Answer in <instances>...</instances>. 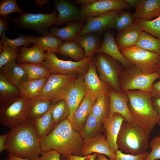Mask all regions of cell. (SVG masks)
Returning a JSON list of instances; mask_svg holds the SVG:
<instances>
[{
    "instance_id": "36",
    "label": "cell",
    "mask_w": 160,
    "mask_h": 160,
    "mask_svg": "<svg viewBox=\"0 0 160 160\" xmlns=\"http://www.w3.org/2000/svg\"><path fill=\"white\" fill-rule=\"evenodd\" d=\"M18 64L25 71L29 80L41 79L51 75L49 70L41 64L26 63Z\"/></svg>"
},
{
    "instance_id": "33",
    "label": "cell",
    "mask_w": 160,
    "mask_h": 160,
    "mask_svg": "<svg viewBox=\"0 0 160 160\" xmlns=\"http://www.w3.org/2000/svg\"><path fill=\"white\" fill-rule=\"evenodd\" d=\"M58 50V53L76 61H80L85 58L84 50L74 40L63 42Z\"/></svg>"
},
{
    "instance_id": "28",
    "label": "cell",
    "mask_w": 160,
    "mask_h": 160,
    "mask_svg": "<svg viewBox=\"0 0 160 160\" xmlns=\"http://www.w3.org/2000/svg\"><path fill=\"white\" fill-rule=\"evenodd\" d=\"M74 40L84 50L85 57H92L101 44L100 34L95 33L78 36Z\"/></svg>"
},
{
    "instance_id": "35",
    "label": "cell",
    "mask_w": 160,
    "mask_h": 160,
    "mask_svg": "<svg viewBox=\"0 0 160 160\" xmlns=\"http://www.w3.org/2000/svg\"><path fill=\"white\" fill-rule=\"evenodd\" d=\"M109 97L108 93L98 98L92 110L93 114L104 124L108 115Z\"/></svg>"
},
{
    "instance_id": "29",
    "label": "cell",
    "mask_w": 160,
    "mask_h": 160,
    "mask_svg": "<svg viewBox=\"0 0 160 160\" xmlns=\"http://www.w3.org/2000/svg\"><path fill=\"white\" fill-rule=\"evenodd\" d=\"M28 38L31 44L38 46L47 52L58 53V48L63 42L49 33L46 36L40 37L28 35Z\"/></svg>"
},
{
    "instance_id": "19",
    "label": "cell",
    "mask_w": 160,
    "mask_h": 160,
    "mask_svg": "<svg viewBox=\"0 0 160 160\" xmlns=\"http://www.w3.org/2000/svg\"><path fill=\"white\" fill-rule=\"evenodd\" d=\"M93 95L87 92L79 107L73 114L70 121L73 129L79 133L82 130L92 111L96 100Z\"/></svg>"
},
{
    "instance_id": "27",
    "label": "cell",
    "mask_w": 160,
    "mask_h": 160,
    "mask_svg": "<svg viewBox=\"0 0 160 160\" xmlns=\"http://www.w3.org/2000/svg\"><path fill=\"white\" fill-rule=\"evenodd\" d=\"M82 22H71L60 28L52 27L49 33L65 41L74 40L78 37L79 32L84 25Z\"/></svg>"
},
{
    "instance_id": "25",
    "label": "cell",
    "mask_w": 160,
    "mask_h": 160,
    "mask_svg": "<svg viewBox=\"0 0 160 160\" xmlns=\"http://www.w3.org/2000/svg\"><path fill=\"white\" fill-rule=\"evenodd\" d=\"M44 50L38 46L33 44L28 48L26 46L19 48V53L16 60L17 64L29 63L41 64L45 57Z\"/></svg>"
},
{
    "instance_id": "3",
    "label": "cell",
    "mask_w": 160,
    "mask_h": 160,
    "mask_svg": "<svg viewBox=\"0 0 160 160\" xmlns=\"http://www.w3.org/2000/svg\"><path fill=\"white\" fill-rule=\"evenodd\" d=\"M129 100L128 106L134 122L150 134L157 124L158 115L152 102V92L138 90L125 92Z\"/></svg>"
},
{
    "instance_id": "58",
    "label": "cell",
    "mask_w": 160,
    "mask_h": 160,
    "mask_svg": "<svg viewBox=\"0 0 160 160\" xmlns=\"http://www.w3.org/2000/svg\"><path fill=\"white\" fill-rule=\"evenodd\" d=\"M156 72L160 76V63L157 67Z\"/></svg>"
},
{
    "instance_id": "50",
    "label": "cell",
    "mask_w": 160,
    "mask_h": 160,
    "mask_svg": "<svg viewBox=\"0 0 160 160\" xmlns=\"http://www.w3.org/2000/svg\"><path fill=\"white\" fill-rule=\"evenodd\" d=\"M9 23L7 19L0 17V37L5 33L9 28Z\"/></svg>"
},
{
    "instance_id": "14",
    "label": "cell",
    "mask_w": 160,
    "mask_h": 160,
    "mask_svg": "<svg viewBox=\"0 0 160 160\" xmlns=\"http://www.w3.org/2000/svg\"><path fill=\"white\" fill-rule=\"evenodd\" d=\"M132 7L126 0H97L91 4L82 6L81 9L87 17L97 16L113 10L128 9Z\"/></svg>"
},
{
    "instance_id": "57",
    "label": "cell",
    "mask_w": 160,
    "mask_h": 160,
    "mask_svg": "<svg viewBox=\"0 0 160 160\" xmlns=\"http://www.w3.org/2000/svg\"><path fill=\"white\" fill-rule=\"evenodd\" d=\"M96 160H109L103 154L98 153Z\"/></svg>"
},
{
    "instance_id": "38",
    "label": "cell",
    "mask_w": 160,
    "mask_h": 160,
    "mask_svg": "<svg viewBox=\"0 0 160 160\" xmlns=\"http://www.w3.org/2000/svg\"><path fill=\"white\" fill-rule=\"evenodd\" d=\"M69 113L68 107L64 99L53 102L51 114L55 126L67 118Z\"/></svg>"
},
{
    "instance_id": "40",
    "label": "cell",
    "mask_w": 160,
    "mask_h": 160,
    "mask_svg": "<svg viewBox=\"0 0 160 160\" xmlns=\"http://www.w3.org/2000/svg\"><path fill=\"white\" fill-rule=\"evenodd\" d=\"M19 53V49L3 45L0 42V69L14 60H16Z\"/></svg>"
},
{
    "instance_id": "10",
    "label": "cell",
    "mask_w": 160,
    "mask_h": 160,
    "mask_svg": "<svg viewBox=\"0 0 160 160\" xmlns=\"http://www.w3.org/2000/svg\"><path fill=\"white\" fill-rule=\"evenodd\" d=\"M122 55L145 74L153 73L160 63L159 55L134 45L122 50Z\"/></svg>"
},
{
    "instance_id": "53",
    "label": "cell",
    "mask_w": 160,
    "mask_h": 160,
    "mask_svg": "<svg viewBox=\"0 0 160 160\" xmlns=\"http://www.w3.org/2000/svg\"><path fill=\"white\" fill-rule=\"evenodd\" d=\"M96 1L97 0H76L75 1V2L77 4L84 6L93 3Z\"/></svg>"
},
{
    "instance_id": "56",
    "label": "cell",
    "mask_w": 160,
    "mask_h": 160,
    "mask_svg": "<svg viewBox=\"0 0 160 160\" xmlns=\"http://www.w3.org/2000/svg\"><path fill=\"white\" fill-rule=\"evenodd\" d=\"M50 1L49 0H36L35 1V3L41 7L49 3Z\"/></svg>"
},
{
    "instance_id": "44",
    "label": "cell",
    "mask_w": 160,
    "mask_h": 160,
    "mask_svg": "<svg viewBox=\"0 0 160 160\" xmlns=\"http://www.w3.org/2000/svg\"><path fill=\"white\" fill-rule=\"evenodd\" d=\"M149 153V152H145L141 154L134 155L124 154L118 150L114 160H145Z\"/></svg>"
},
{
    "instance_id": "30",
    "label": "cell",
    "mask_w": 160,
    "mask_h": 160,
    "mask_svg": "<svg viewBox=\"0 0 160 160\" xmlns=\"http://www.w3.org/2000/svg\"><path fill=\"white\" fill-rule=\"evenodd\" d=\"M53 101L38 98L29 99L28 106V119L32 120L39 118L49 110Z\"/></svg>"
},
{
    "instance_id": "39",
    "label": "cell",
    "mask_w": 160,
    "mask_h": 160,
    "mask_svg": "<svg viewBox=\"0 0 160 160\" xmlns=\"http://www.w3.org/2000/svg\"><path fill=\"white\" fill-rule=\"evenodd\" d=\"M133 23L139 26L144 31L160 39V16L150 21L134 20Z\"/></svg>"
},
{
    "instance_id": "18",
    "label": "cell",
    "mask_w": 160,
    "mask_h": 160,
    "mask_svg": "<svg viewBox=\"0 0 160 160\" xmlns=\"http://www.w3.org/2000/svg\"><path fill=\"white\" fill-rule=\"evenodd\" d=\"M97 153L107 156L110 160H114L116 156L111 150L106 137L100 133L92 137L84 140L81 149L82 156Z\"/></svg>"
},
{
    "instance_id": "17",
    "label": "cell",
    "mask_w": 160,
    "mask_h": 160,
    "mask_svg": "<svg viewBox=\"0 0 160 160\" xmlns=\"http://www.w3.org/2000/svg\"><path fill=\"white\" fill-rule=\"evenodd\" d=\"M108 94L109 97L108 115L118 113L121 115L128 123H133L134 120L128 106L129 100L126 92H118L111 88Z\"/></svg>"
},
{
    "instance_id": "11",
    "label": "cell",
    "mask_w": 160,
    "mask_h": 160,
    "mask_svg": "<svg viewBox=\"0 0 160 160\" xmlns=\"http://www.w3.org/2000/svg\"><path fill=\"white\" fill-rule=\"evenodd\" d=\"M29 99L21 96L13 102L0 108V122L11 129L19 126L28 119V106Z\"/></svg>"
},
{
    "instance_id": "26",
    "label": "cell",
    "mask_w": 160,
    "mask_h": 160,
    "mask_svg": "<svg viewBox=\"0 0 160 160\" xmlns=\"http://www.w3.org/2000/svg\"><path fill=\"white\" fill-rule=\"evenodd\" d=\"M21 96L19 88L0 74V106L8 105Z\"/></svg>"
},
{
    "instance_id": "6",
    "label": "cell",
    "mask_w": 160,
    "mask_h": 160,
    "mask_svg": "<svg viewBox=\"0 0 160 160\" xmlns=\"http://www.w3.org/2000/svg\"><path fill=\"white\" fill-rule=\"evenodd\" d=\"M57 17L58 12L55 9L49 14L23 12L19 14L16 18L9 20L20 28L35 31L41 36H45L55 25Z\"/></svg>"
},
{
    "instance_id": "5",
    "label": "cell",
    "mask_w": 160,
    "mask_h": 160,
    "mask_svg": "<svg viewBox=\"0 0 160 160\" xmlns=\"http://www.w3.org/2000/svg\"><path fill=\"white\" fill-rule=\"evenodd\" d=\"M160 78L156 72L145 74L134 65L123 70L119 77V83L122 91L137 90L152 92L154 81Z\"/></svg>"
},
{
    "instance_id": "41",
    "label": "cell",
    "mask_w": 160,
    "mask_h": 160,
    "mask_svg": "<svg viewBox=\"0 0 160 160\" xmlns=\"http://www.w3.org/2000/svg\"><path fill=\"white\" fill-rule=\"evenodd\" d=\"M14 12L20 14L23 13L21 8L17 4L16 0H2L0 3V17L10 19L9 15Z\"/></svg>"
},
{
    "instance_id": "55",
    "label": "cell",
    "mask_w": 160,
    "mask_h": 160,
    "mask_svg": "<svg viewBox=\"0 0 160 160\" xmlns=\"http://www.w3.org/2000/svg\"><path fill=\"white\" fill-rule=\"evenodd\" d=\"M132 7L136 9L141 0H126Z\"/></svg>"
},
{
    "instance_id": "1",
    "label": "cell",
    "mask_w": 160,
    "mask_h": 160,
    "mask_svg": "<svg viewBox=\"0 0 160 160\" xmlns=\"http://www.w3.org/2000/svg\"><path fill=\"white\" fill-rule=\"evenodd\" d=\"M6 151L17 157L34 160L41 154V140L34 128L33 121L11 128L8 133Z\"/></svg>"
},
{
    "instance_id": "22",
    "label": "cell",
    "mask_w": 160,
    "mask_h": 160,
    "mask_svg": "<svg viewBox=\"0 0 160 160\" xmlns=\"http://www.w3.org/2000/svg\"><path fill=\"white\" fill-rule=\"evenodd\" d=\"M14 60L0 69V74L11 84L19 88L25 82L29 80L28 75Z\"/></svg>"
},
{
    "instance_id": "12",
    "label": "cell",
    "mask_w": 160,
    "mask_h": 160,
    "mask_svg": "<svg viewBox=\"0 0 160 160\" xmlns=\"http://www.w3.org/2000/svg\"><path fill=\"white\" fill-rule=\"evenodd\" d=\"M58 17L55 25H60L71 22H82L86 17L78 8L66 0H52ZM83 23V22H82Z\"/></svg>"
},
{
    "instance_id": "46",
    "label": "cell",
    "mask_w": 160,
    "mask_h": 160,
    "mask_svg": "<svg viewBox=\"0 0 160 160\" xmlns=\"http://www.w3.org/2000/svg\"><path fill=\"white\" fill-rule=\"evenodd\" d=\"M98 153H94L93 154L86 156H75L70 153H66L61 155V160H95Z\"/></svg>"
},
{
    "instance_id": "4",
    "label": "cell",
    "mask_w": 160,
    "mask_h": 160,
    "mask_svg": "<svg viewBox=\"0 0 160 160\" xmlns=\"http://www.w3.org/2000/svg\"><path fill=\"white\" fill-rule=\"evenodd\" d=\"M149 135L136 123H130L125 121L121 125L117 136V146L131 154H142L145 152L148 147Z\"/></svg>"
},
{
    "instance_id": "7",
    "label": "cell",
    "mask_w": 160,
    "mask_h": 160,
    "mask_svg": "<svg viewBox=\"0 0 160 160\" xmlns=\"http://www.w3.org/2000/svg\"><path fill=\"white\" fill-rule=\"evenodd\" d=\"M55 52H46L41 64L47 68L51 74H84L87 71L92 57H85L79 61H66L59 59Z\"/></svg>"
},
{
    "instance_id": "21",
    "label": "cell",
    "mask_w": 160,
    "mask_h": 160,
    "mask_svg": "<svg viewBox=\"0 0 160 160\" xmlns=\"http://www.w3.org/2000/svg\"><path fill=\"white\" fill-rule=\"evenodd\" d=\"M126 121L124 118L118 113L108 115L104 124L106 138L109 145L116 155L118 150L116 140L118 135L122 123Z\"/></svg>"
},
{
    "instance_id": "42",
    "label": "cell",
    "mask_w": 160,
    "mask_h": 160,
    "mask_svg": "<svg viewBox=\"0 0 160 160\" xmlns=\"http://www.w3.org/2000/svg\"><path fill=\"white\" fill-rule=\"evenodd\" d=\"M28 36L22 34L16 39H10L7 38L4 33L1 37L0 42L3 45L14 48H18L22 46L26 47L31 44L28 39Z\"/></svg>"
},
{
    "instance_id": "15",
    "label": "cell",
    "mask_w": 160,
    "mask_h": 160,
    "mask_svg": "<svg viewBox=\"0 0 160 160\" xmlns=\"http://www.w3.org/2000/svg\"><path fill=\"white\" fill-rule=\"evenodd\" d=\"M87 93L84 75L79 74L64 99L69 109V114L67 118L69 121Z\"/></svg>"
},
{
    "instance_id": "31",
    "label": "cell",
    "mask_w": 160,
    "mask_h": 160,
    "mask_svg": "<svg viewBox=\"0 0 160 160\" xmlns=\"http://www.w3.org/2000/svg\"><path fill=\"white\" fill-rule=\"evenodd\" d=\"M52 105L49 111L44 115L32 120L34 128L41 141L55 126L51 114Z\"/></svg>"
},
{
    "instance_id": "54",
    "label": "cell",
    "mask_w": 160,
    "mask_h": 160,
    "mask_svg": "<svg viewBox=\"0 0 160 160\" xmlns=\"http://www.w3.org/2000/svg\"><path fill=\"white\" fill-rule=\"evenodd\" d=\"M5 160H35L21 158L15 156L12 154H9Z\"/></svg>"
},
{
    "instance_id": "43",
    "label": "cell",
    "mask_w": 160,
    "mask_h": 160,
    "mask_svg": "<svg viewBox=\"0 0 160 160\" xmlns=\"http://www.w3.org/2000/svg\"><path fill=\"white\" fill-rule=\"evenodd\" d=\"M150 145L151 151L145 160L160 159V134L151 140Z\"/></svg>"
},
{
    "instance_id": "9",
    "label": "cell",
    "mask_w": 160,
    "mask_h": 160,
    "mask_svg": "<svg viewBox=\"0 0 160 160\" xmlns=\"http://www.w3.org/2000/svg\"><path fill=\"white\" fill-rule=\"evenodd\" d=\"M76 78L75 74L51 75L37 98L54 102L64 99Z\"/></svg>"
},
{
    "instance_id": "49",
    "label": "cell",
    "mask_w": 160,
    "mask_h": 160,
    "mask_svg": "<svg viewBox=\"0 0 160 160\" xmlns=\"http://www.w3.org/2000/svg\"><path fill=\"white\" fill-rule=\"evenodd\" d=\"M152 102L153 107L157 114V124L160 126V98L152 97Z\"/></svg>"
},
{
    "instance_id": "32",
    "label": "cell",
    "mask_w": 160,
    "mask_h": 160,
    "mask_svg": "<svg viewBox=\"0 0 160 160\" xmlns=\"http://www.w3.org/2000/svg\"><path fill=\"white\" fill-rule=\"evenodd\" d=\"M49 77L41 79L29 80L19 88L21 95L28 99L37 98L42 90Z\"/></svg>"
},
{
    "instance_id": "47",
    "label": "cell",
    "mask_w": 160,
    "mask_h": 160,
    "mask_svg": "<svg viewBox=\"0 0 160 160\" xmlns=\"http://www.w3.org/2000/svg\"><path fill=\"white\" fill-rule=\"evenodd\" d=\"M118 15L124 24L126 28L133 24L134 20L133 14L130 12L120 11Z\"/></svg>"
},
{
    "instance_id": "45",
    "label": "cell",
    "mask_w": 160,
    "mask_h": 160,
    "mask_svg": "<svg viewBox=\"0 0 160 160\" xmlns=\"http://www.w3.org/2000/svg\"><path fill=\"white\" fill-rule=\"evenodd\" d=\"M61 155L57 151L50 149L42 151L40 156L35 160H60Z\"/></svg>"
},
{
    "instance_id": "24",
    "label": "cell",
    "mask_w": 160,
    "mask_h": 160,
    "mask_svg": "<svg viewBox=\"0 0 160 160\" xmlns=\"http://www.w3.org/2000/svg\"><path fill=\"white\" fill-rule=\"evenodd\" d=\"M160 16V0H141L133 14L134 20L150 21Z\"/></svg>"
},
{
    "instance_id": "48",
    "label": "cell",
    "mask_w": 160,
    "mask_h": 160,
    "mask_svg": "<svg viewBox=\"0 0 160 160\" xmlns=\"http://www.w3.org/2000/svg\"><path fill=\"white\" fill-rule=\"evenodd\" d=\"M118 15L115 17L113 21L112 28H114L119 32L124 30L126 28Z\"/></svg>"
},
{
    "instance_id": "51",
    "label": "cell",
    "mask_w": 160,
    "mask_h": 160,
    "mask_svg": "<svg viewBox=\"0 0 160 160\" xmlns=\"http://www.w3.org/2000/svg\"><path fill=\"white\" fill-rule=\"evenodd\" d=\"M152 89L153 97L160 98V80L153 83Z\"/></svg>"
},
{
    "instance_id": "16",
    "label": "cell",
    "mask_w": 160,
    "mask_h": 160,
    "mask_svg": "<svg viewBox=\"0 0 160 160\" xmlns=\"http://www.w3.org/2000/svg\"><path fill=\"white\" fill-rule=\"evenodd\" d=\"M96 68L93 59L87 71L84 75V77L87 92L97 99L108 93L111 87L108 83L100 79L97 73Z\"/></svg>"
},
{
    "instance_id": "34",
    "label": "cell",
    "mask_w": 160,
    "mask_h": 160,
    "mask_svg": "<svg viewBox=\"0 0 160 160\" xmlns=\"http://www.w3.org/2000/svg\"><path fill=\"white\" fill-rule=\"evenodd\" d=\"M102 125L91 111L79 134L84 140L93 137L100 134Z\"/></svg>"
},
{
    "instance_id": "8",
    "label": "cell",
    "mask_w": 160,
    "mask_h": 160,
    "mask_svg": "<svg viewBox=\"0 0 160 160\" xmlns=\"http://www.w3.org/2000/svg\"><path fill=\"white\" fill-rule=\"evenodd\" d=\"M93 60L100 79L115 91L122 92L119 77L124 69L120 63L106 54L99 52L97 53Z\"/></svg>"
},
{
    "instance_id": "23",
    "label": "cell",
    "mask_w": 160,
    "mask_h": 160,
    "mask_svg": "<svg viewBox=\"0 0 160 160\" xmlns=\"http://www.w3.org/2000/svg\"><path fill=\"white\" fill-rule=\"evenodd\" d=\"M144 31L138 25L133 23L116 34L115 40L121 52L122 50L135 45Z\"/></svg>"
},
{
    "instance_id": "52",
    "label": "cell",
    "mask_w": 160,
    "mask_h": 160,
    "mask_svg": "<svg viewBox=\"0 0 160 160\" xmlns=\"http://www.w3.org/2000/svg\"><path fill=\"white\" fill-rule=\"evenodd\" d=\"M8 133L0 135V153L5 150V144Z\"/></svg>"
},
{
    "instance_id": "37",
    "label": "cell",
    "mask_w": 160,
    "mask_h": 160,
    "mask_svg": "<svg viewBox=\"0 0 160 160\" xmlns=\"http://www.w3.org/2000/svg\"><path fill=\"white\" fill-rule=\"evenodd\" d=\"M136 45L160 56V39L145 31L142 32Z\"/></svg>"
},
{
    "instance_id": "2",
    "label": "cell",
    "mask_w": 160,
    "mask_h": 160,
    "mask_svg": "<svg viewBox=\"0 0 160 160\" xmlns=\"http://www.w3.org/2000/svg\"><path fill=\"white\" fill-rule=\"evenodd\" d=\"M83 143L79 133L73 129L67 118L55 126L41 141V147L42 151L53 149L61 155L68 153L82 156L81 149Z\"/></svg>"
},
{
    "instance_id": "13",
    "label": "cell",
    "mask_w": 160,
    "mask_h": 160,
    "mask_svg": "<svg viewBox=\"0 0 160 160\" xmlns=\"http://www.w3.org/2000/svg\"><path fill=\"white\" fill-rule=\"evenodd\" d=\"M121 10H114L95 17H87L86 23L78 36L91 33L100 34L106 29L112 27L113 21Z\"/></svg>"
},
{
    "instance_id": "20",
    "label": "cell",
    "mask_w": 160,
    "mask_h": 160,
    "mask_svg": "<svg viewBox=\"0 0 160 160\" xmlns=\"http://www.w3.org/2000/svg\"><path fill=\"white\" fill-rule=\"evenodd\" d=\"M98 52L109 56L119 62L125 68L134 65L122 55L116 43L113 33L110 31L105 33L102 42L96 53Z\"/></svg>"
}]
</instances>
